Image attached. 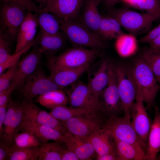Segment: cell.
Segmentation results:
<instances>
[{"label": "cell", "instance_id": "10", "mask_svg": "<svg viewBox=\"0 0 160 160\" xmlns=\"http://www.w3.org/2000/svg\"><path fill=\"white\" fill-rule=\"evenodd\" d=\"M3 3L0 11V29L10 40H13L17 39L28 12L26 13V10L17 5Z\"/></svg>", "mask_w": 160, "mask_h": 160}, {"label": "cell", "instance_id": "43", "mask_svg": "<svg viewBox=\"0 0 160 160\" xmlns=\"http://www.w3.org/2000/svg\"><path fill=\"white\" fill-rule=\"evenodd\" d=\"M11 148L6 144L0 142V160H8Z\"/></svg>", "mask_w": 160, "mask_h": 160}, {"label": "cell", "instance_id": "37", "mask_svg": "<svg viewBox=\"0 0 160 160\" xmlns=\"http://www.w3.org/2000/svg\"><path fill=\"white\" fill-rule=\"evenodd\" d=\"M18 63L0 74V91L8 88L13 82L17 70Z\"/></svg>", "mask_w": 160, "mask_h": 160}, {"label": "cell", "instance_id": "47", "mask_svg": "<svg viewBox=\"0 0 160 160\" xmlns=\"http://www.w3.org/2000/svg\"><path fill=\"white\" fill-rule=\"evenodd\" d=\"M97 160H119L115 151L111 152L102 156H96Z\"/></svg>", "mask_w": 160, "mask_h": 160}, {"label": "cell", "instance_id": "20", "mask_svg": "<svg viewBox=\"0 0 160 160\" xmlns=\"http://www.w3.org/2000/svg\"><path fill=\"white\" fill-rule=\"evenodd\" d=\"M90 66V64L73 68L48 66L50 72L49 77L57 86L65 89L77 81Z\"/></svg>", "mask_w": 160, "mask_h": 160}, {"label": "cell", "instance_id": "33", "mask_svg": "<svg viewBox=\"0 0 160 160\" xmlns=\"http://www.w3.org/2000/svg\"><path fill=\"white\" fill-rule=\"evenodd\" d=\"M14 140L12 147L17 148L40 147L44 143L33 134L25 131L18 132L15 134Z\"/></svg>", "mask_w": 160, "mask_h": 160}, {"label": "cell", "instance_id": "22", "mask_svg": "<svg viewBox=\"0 0 160 160\" xmlns=\"http://www.w3.org/2000/svg\"><path fill=\"white\" fill-rule=\"evenodd\" d=\"M101 0H85L80 17V23L90 31L100 36L98 29L101 19L98 9Z\"/></svg>", "mask_w": 160, "mask_h": 160}, {"label": "cell", "instance_id": "50", "mask_svg": "<svg viewBox=\"0 0 160 160\" xmlns=\"http://www.w3.org/2000/svg\"><path fill=\"white\" fill-rule=\"evenodd\" d=\"M39 3L41 5V7L44 8L46 6L48 0H33Z\"/></svg>", "mask_w": 160, "mask_h": 160}, {"label": "cell", "instance_id": "31", "mask_svg": "<svg viewBox=\"0 0 160 160\" xmlns=\"http://www.w3.org/2000/svg\"><path fill=\"white\" fill-rule=\"evenodd\" d=\"M97 110H99L60 106L51 109L49 113L55 118L63 122Z\"/></svg>", "mask_w": 160, "mask_h": 160}, {"label": "cell", "instance_id": "25", "mask_svg": "<svg viewBox=\"0 0 160 160\" xmlns=\"http://www.w3.org/2000/svg\"><path fill=\"white\" fill-rule=\"evenodd\" d=\"M66 148L73 152L80 160L96 159L97 154L92 144L85 139L73 136L71 140L65 143Z\"/></svg>", "mask_w": 160, "mask_h": 160}, {"label": "cell", "instance_id": "38", "mask_svg": "<svg viewBox=\"0 0 160 160\" xmlns=\"http://www.w3.org/2000/svg\"><path fill=\"white\" fill-rule=\"evenodd\" d=\"M35 42V39L34 41L30 45L19 52L14 53L4 62L0 64V74L9 68L16 64L18 63V61L21 55L33 46Z\"/></svg>", "mask_w": 160, "mask_h": 160}, {"label": "cell", "instance_id": "4", "mask_svg": "<svg viewBox=\"0 0 160 160\" xmlns=\"http://www.w3.org/2000/svg\"><path fill=\"white\" fill-rule=\"evenodd\" d=\"M101 51L83 47H73L57 56H49L48 66L73 68L90 64Z\"/></svg>", "mask_w": 160, "mask_h": 160}, {"label": "cell", "instance_id": "18", "mask_svg": "<svg viewBox=\"0 0 160 160\" xmlns=\"http://www.w3.org/2000/svg\"><path fill=\"white\" fill-rule=\"evenodd\" d=\"M110 62L107 59H102L90 66L87 71L88 86L98 97L108 83Z\"/></svg>", "mask_w": 160, "mask_h": 160}, {"label": "cell", "instance_id": "41", "mask_svg": "<svg viewBox=\"0 0 160 160\" xmlns=\"http://www.w3.org/2000/svg\"><path fill=\"white\" fill-rule=\"evenodd\" d=\"M15 89V85L12 84L8 88L0 91V106L9 102L11 94Z\"/></svg>", "mask_w": 160, "mask_h": 160}, {"label": "cell", "instance_id": "34", "mask_svg": "<svg viewBox=\"0 0 160 160\" xmlns=\"http://www.w3.org/2000/svg\"><path fill=\"white\" fill-rule=\"evenodd\" d=\"M148 65L160 86V51L145 48L140 57Z\"/></svg>", "mask_w": 160, "mask_h": 160}, {"label": "cell", "instance_id": "3", "mask_svg": "<svg viewBox=\"0 0 160 160\" xmlns=\"http://www.w3.org/2000/svg\"><path fill=\"white\" fill-rule=\"evenodd\" d=\"M108 12L129 33L135 36L148 31L156 20L147 13H140L125 8H114Z\"/></svg>", "mask_w": 160, "mask_h": 160}, {"label": "cell", "instance_id": "2", "mask_svg": "<svg viewBox=\"0 0 160 160\" xmlns=\"http://www.w3.org/2000/svg\"><path fill=\"white\" fill-rule=\"evenodd\" d=\"M124 114L130 115L137 88L132 67L123 64H113Z\"/></svg>", "mask_w": 160, "mask_h": 160}, {"label": "cell", "instance_id": "7", "mask_svg": "<svg viewBox=\"0 0 160 160\" xmlns=\"http://www.w3.org/2000/svg\"><path fill=\"white\" fill-rule=\"evenodd\" d=\"M115 140L132 144L145 151L146 150L140 140L132 123L131 116H113L107 117L104 126Z\"/></svg>", "mask_w": 160, "mask_h": 160}, {"label": "cell", "instance_id": "29", "mask_svg": "<svg viewBox=\"0 0 160 160\" xmlns=\"http://www.w3.org/2000/svg\"><path fill=\"white\" fill-rule=\"evenodd\" d=\"M37 19L40 31L43 33L54 35L60 32V25L58 18L43 9L41 12L37 14Z\"/></svg>", "mask_w": 160, "mask_h": 160}, {"label": "cell", "instance_id": "32", "mask_svg": "<svg viewBox=\"0 0 160 160\" xmlns=\"http://www.w3.org/2000/svg\"><path fill=\"white\" fill-rule=\"evenodd\" d=\"M116 47L119 54L126 57L135 52L137 47L136 36L130 34L124 33L116 39Z\"/></svg>", "mask_w": 160, "mask_h": 160}, {"label": "cell", "instance_id": "16", "mask_svg": "<svg viewBox=\"0 0 160 160\" xmlns=\"http://www.w3.org/2000/svg\"><path fill=\"white\" fill-rule=\"evenodd\" d=\"M33 46L31 51L18 63L16 75L12 83L15 89H20L27 79L39 67L43 54L37 45L34 44Z\"/></svg>", "mask_w": 160, "mask_h": 160}, {"label": "cell", "instance_id": "5", "mask_svg": "<svg viewBox=\"0 0 160 160\" xmlns=\"http://www.w3.org/2000/svg\"><path fill=\"white\" fill-rule=\"evenodd\" d=\"M132 67L136 81L141 88L145 107L151 108L154 105L160 86L150 67L141 57L135 60Z\"/></svg>", "mask_w": 160, "mask_h": 160}, {"label": "cell", "instance_id": "24", "mask_svg": "<svg viewBox=\"0 0 160 160\" xmlns=\"http://www.w3.org/2000/svg\"><path fill=\"white\" fill-rule=\"evenodd\" d=\"M160 152V111L155 107V116L148 137L145 160H155Z\"/></svg>", "mask_w": 160, "mask_h": 160}, {"label": "cell", "instance_id": "11", "mask_svg": "<svg viewBox=\"0 0 160 160\" xmlns=\"http://www.w3.org/2000/svg\"><path fill=\"white\" fill-rule=\"evenodd\" d=\"M137 85L136 99L130 114L131 121L140 140L146 150L148 136L152 121L144 105L141 88L137 84Z\"/></svg>", "mask_w": 160, "mask_h": 160}, {"label": "cell", "instance_id": "36", "mask_svg": "<svg viewBox=\"0 0 160 160\" xmlns=\"http://www.w3.org/2000/svg\"><path fill=\"white\" fill-rule=\"evenodd\" d=\"M137 8L144 11L156 19L160 18V0H139Z\"/></svg>", "mask_w": 160, "mask_h": 160}, {"label": "cell", "instance_id": "23", "mask_svg": "<svg viewBox=\"0 0 160 160\" xmlns=\"http://www.w3.org/2000/svg\"><path fill=\"white\" fill-rule=\"evenodd\" d=\"M84 139L92 144L97 156L115 151V139L110 132L103 127Z\"/></svg>", "mask_w": 160, "mask_h": 160}, {"label": "cell", "instance_id": "30", "mask_svg": "<svg viewBox=\"0 0 160 160\" xmlns=\"http://www.w3.org/2000/svg\"><path fill=\"white\" fill-rule=\"evenodd\" d=\"M65 143L54 141L43 143L39 148V160H61Z\"/></svg>", "mask_w": 160, "mask_h": 160}, {"label": "cell", "instance_id": "13", "mask_svg": "<svg viewBox=\"0 0 160 160\" xmlns=\"http://www.w3.org/2000/svg\"><path fill=\"white\" fill-rule=\"evenodd\" d=\"M65 93L70 106L100 110L98 97L92 91L87 84L82 81L78 80Z\"/></svg>", "mask_w": 160, "mask_h": 160}, {"label": "cell", "instance_id": "40", "mask_svg": "<svg viewBox=\"0 0 160 160\" xmlns=\"http://www.w3.org/2000/svg\"><path fill=\"white\" fill-rule=\"evenodd\" d=\"M3 2L13 4L19 6L29 12L38 14L43 10V8L38 7L32 0H1Z\"/></svg>", "mask_w": 160, "mask_h": 160}, {"label": "cell", "instance_id": "6", "mask_svg": "<svg viewBox=\"0 0 160 160\" xmlns=\"http://www.w3.org/2000/svg\"><path fill=\"white\" fill-rule=\"evenodd\" d=\"M107 117L100 110H97L61 122L75 137L84 139L102 128Z\"/></svg>", "mask_w": 160, "mask_h": 160}, {"label": "cell", "instance_id": "42", "mask_svg": "<svg viewBox=\"0 0 160 160\" xmlns=\"http://www.w3.org/2000/svg\"><path fill=\"white\" fill-rule=\"evenodd\" d=\"M160 34V24L150 31L147 35L140 38L139 40L140 43H148Z\"/></svg>", "mask_w": 160, "mask_h": 160}, {"label": "cell", "instance_id": "35", "mask_svg": "<svg viewBox=\"0 0 160 160\" xmlns=\"http://www.w3.org/2000/svg\"><path fill=\"white\" fill-rule=\"evenodd\" d=\"M39 148L31 147L24 148L11 147L8 160H39Z\"/></svg>", "mask_w": 160, "mask_h": 160}, {"label": "cell", "instance_id": "19", "mask_svg": "<svg viewBox=\"0 0 160 160\" xmlns=\"http://www.w3.org/2000/svg\"><path fill=\"white\" fill-rule=\"evenodd\" d=\"M39 25L37 14L28 12L18 33L14 53L23 50L34 41Z\"/></svg>", "mask_w": 160, "mask_h": 160}, {"label": "cell", "instance_id": "46", "mask_svg": "<svg viewBox=\"0 0 160 160\" xmlns=\"http://www.w3.org/2000/svg\"><path fill=\"white\" fill-rule=\"evenodd\" d=\"M149 48L151 49L160 51V34L150 41L148 43Z\"/></svg>", "mask_w": 160, "mask_h": 160}, {"label": "cell", "instance_id": "28", "mask_svg": "<svg viewBox=\"0 0 160 160\" xmlns=\"http://www.w3.org/2000/svg\"><path fill=\"white\" fill-rule=\"evenodd\" d=\"M37 102L41 105L52 109L60 106H66L68 98L63 90L57 89L50 91L37 97Z\"/></svg>", "mask_w": 160, "mask_h": 160}, {"label": "cell", "instance_id": "48", "mask_svg": "<svg viewBox=\"0 0 160 160\" xmlns=\"http://www.w3.org/2000/svg\"><path fill=\"white\" fill-rule=\"evenodd\" d=\"M120 0H101L105 7L108 10H111L115 8V5Z\"/></svg>", "mask_w": 160, "mask_h": 160}, {"label": "cell", "instance_id": "49", "mask_svg": "<svg viewBox=\"0 0 160 160\" xmlns=\"http://www.w3.org/2000/svg\"><path fill=\"white\" fill-rule=\"evenodd\" d=\"M125 2L130 5L136 7L137 4L139 0H123Z\"/></svg>", "mask_w": 160, "mask_h": 160}, {"label": "cell", "instance_id": "12", "mask_svg": "<svg viewBox=\"0 0 160 160\" xmlns=\"http://www.w3.org/2000/svg\"><path fill=\"white\" fill-rule=\"evenodd\" d=\"M25 118L22 103L10 99L3 124L2 132L0 135V142L12 147L14 143V134L17 132L19 126Z\"/></svg>", "mask_w": 160, "mask_h": 160}, {"label": "cell", "instance_id": "9", "mask_svg": "<svg viewBox=\"0 0 160 160\" xmlns=\"http://www.w3.org/2000/svg\"><path fill=\"white\" fill-rule=\"evenodd\" d=\"M20 89L24 103L32 102L34 97L50 91L60 89L65 92L67 90L57 86L39 67L27 79Z\"/></svg>", "mask_w": 160, "mask_h": 160}, {"label": "cell", "instance_id": "1", "mask_svg": "<svg viewBox=\"0 0 160 160\" xmlns=\"http://www.w3.org/2000/svg\"><path fill=\"white\" fill-rule=\"evenodd\" d=\"M58 18L61 30L73 47L101 50L107 47L106 41L90 31L81 23L75 20Z\"/></svg>", "mask_w": 160, "mask_h": 160}, {"label": "cell", "instance_id": "15", "mask_svg": "<svg viewBox=\"0 0 160 160\" xmlns=\"http://www.w3.org/2000/svg\"><path fill=\"white\" fill-rule=\"evenodd\" d=\"M24 131L33 134L43 143L51 140L65 143L71 140L74 136L68 137L52 127L25 118L21 122L17 130V132Z\"/></svg>", "mask_w": 160, "mask_h": 160}, {"label": "cell", "instance_id": "8", "mask_svg": "<svg viewBox=\"0 0 160 160\" xmlns=\"http://www.w3.org/2000/svg\"><path fill=\"white\" fill-rule=\"evenodd\" d=\"M108 73L107 84L98 96L100 110L107 117L117 116L123 111L113 63L110 62Z\"/></svg>", "mask_w": 160, "mask_h": 160}, {"label": "cell", "instance_id": "45", "mask_svg": "<svg viewBox=\"0 0 160 160\" xmlns=\"http://www.w3.org/2000/svg\"><path fill=\"white\" fill-rule=\"evenodd\" d=\"M78 156L73 152L65 149L63 153L61 160H79Z\"/></svg>", "mask_w": 160, "mask_h": 160}, {"label": "cell", "instance_id": "14", "mask_svg": "<svg viewBox=\"0 0 160 160\" xmlns=\"http://www.w3.org/2000/svg\"><path fill=\"white\" fill-rule=\"evenodd\" d=\"M25 118L39 124L52 127L65 135L71 137L70 133L60 121L57 119L49 113L42 110L33 102L22 103Z\"/></svg>", "mask_w": 160, "mask_h": 160}, {"label": "cell", "instance_id": "39", "mask_svg": "<svg viewBox=\"0 0 160 160\" xmlns=\"http://www.w3.org/2000/svg\"><path fill=\"white\" fill-rule=\"evenodd\" d=\"M10 40L2 31L0 30V64L6 61L11 55Z\"/></svg>", "mask_w": 160, "mask_h": 160}, {"label": "cell", "instance_id": "17", "mask_svg": "<svg viewBox=\"0 0 160 160\" xmlns=\"http://www.w3.org/2000/svg\"><path fill=\"white\" fill-rule=\"evenodd\" d=\"M84 0H48L43 8L57 18L75 20L80 15Z\"/></svg>", "mask_w": 160, "mask_h": 160}, {"label": "cell", "instance_id": "21", "mask_svg": "<svg viewBox=\"0 0 160 160\" xmlns=\"http://www.w3.org/2000/svg\"><path fill=\"white\" fill-rule=\"evenodd\" d=\"M65 35L60 32L55 34L51 35L39 31L35 39L37 45L43 54L49 56L54 55L64 47L65 43Z\"/></svg>", "mask_w": 160, "mask_h": 160}, {"label": "cell", "instance_id": "26", "mask_svg": "<svg viewBox=\"0 0 160 160\" xmlns=\"http://www.w3.org/2000/svg\"><path fill=\"white\" fill-rule=\"evenodd\" d=\"M118 21L109 14L102 15L98 34L103 40L106 41L117 39L124 33Z\"/></svg>", "mask_w": 160, "mask_h": 160}, {"label": "cell", "instance_id": "27", "mask_svg": "<svg viewBox=\"0 0 160 160\" xmlns=\"http://www.w3.org/2000/svg\"><path fill=\"white\" fill-rule=\"evenodd\" d=\"M115 152L119 160H145L146 153L135 145L115 140Z\"/></svg>", "mask_w": 160, "mask_h": 160}, {"label": "cell", "instance_id": "44", "mask_svg": "<svg viewBox=\"0 0 160 160\" xmlns=\"http://www.w3.org/2000/svg\"><path fill=\"white\" fill-rule=\"evenodd\" d=\"M8 103L0 106V135L2 132L3 124L6 116Z\"/></svg>", "mask_w": 160, "mask_h": 160}]
</instances>
